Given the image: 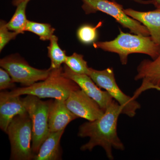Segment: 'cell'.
I'll list each match as a JSON object with an SVG mask.
<instances>
[{"label":"cell","instance_id":"6da1fadb","mask_svg":"<svg viewBox=\"0 0 160 160\" xmlns=\"http://www.w3.org/2000/svg\"><path fill=\"white\" fill-rule=\"evenodd\" d=\"M122 108L113 99L99 118L83 123L79 128L78 136L89 138V142L81 146V150L91 151L96 146H101L109 160L114 159L112 149L124 151L125 147L117 132L118 119Z\"/></svg>","mask_w":160,"mask_h":160},{"label":"cell","instance_id":"7a4b0ae2","mask_svg":"<svg viewBox=\"0 0 160 160\" xmlns=\"http://www.w3.org/2000/svg\"><path fill=\"white\" fill-rule=\"evenodd\" d=\"M120 33L114 40L93 43L95 49L118 55L122 65H127L128 56L132 53L149 55L152 60L160 54V45L155 43L151 37L126 33L119 29Z\"/></svg>","mask_w":160,"mask_h":160},{"label":"cell","instance_id":"3957f363","mask_svg":"<svg viewBox=\"0 0 160 160\" xmlns=\"http://www.w3.org/2000/svg\"><path fill=\"white\" fill-rule=\"evenodd\" d=\"M63 67L52 69L48 78L29 86L13 89L9 93L13 95H31L40 98H51L65 101L72 91L80 89L74 81L63 74Z\"/></svg>","mask_w":160,"mask_h":160},{"label":"cell","instance_id":"277c9868","mask_svg":"<svg viewBox=\"0 0 160 160\" xmlns=\"http://www.w3.org/2000/svg\"><path fill=\"white\" fill-rule=\"evenodd\" d=\"M11 145L12 160H33L31 146L32 123L28 112L14 118L7 131Z\"/></svg>","mask_w":160,"mask_h":160},{"label":"cell","instance_id":"5b68a950","mask_svg":"<svg viewBox=\"0 0 160 160\" xmlns=\"http://www.w3.org/2000/svg\"><path fill=\"white\" fill-rule=\"evenodd\" d=\"M22 100L32 123V148L35 155L50 132L48 118L51 101H43L31 95H27Z\"/></svg>","mask_w":160,"mask_h":160},{"label":"cell","instance_id":"8992f818","mask_svg":"<svg viewBox=\"0 0 160 160\" xmlns=\"http://www.w3.org/2000/svg\"><path fill=\"white\" fill-rule=\"evenodd\" d=\"M82 9L86 14L100 11L109 15L123 27L131 33L144 36H149L148 29L140 22L128 16L124 12L123 6L115 1L109 0H82Z\"/></svg>","mask_w":160,"mask_h":160},{"label":"cell","instance_id":"52a82bcc","mask_svg":"<svg viewBox=\"0 0 160 160\" xmlns=\"http://www.w3.org/2000/svg\"><path fill=\"white\" fill-rule=\"evenodd\" d=\"M89 76L98 86L105 89L122 106V114L129 117H134L137 111L141 108V105L132 97L127 95L120 89L115 78L112 68H108L102 70L90 68Z\"/></svg>","mask_w":160,"mask_h":160},{"label":"cell","instance_id":"ba28073f","mask_svg":"<svg viewBox=\"0 0 160 160\" xmlns=\"http://www.w3.org/2000/svg\"><path fill=\"white\" fill-rule=\"evenodd\" d=\"M0 66L8 72L14 82L25 86L33 85L38 81L45 80L49 77L52 69H36L19 54H11L1 59Z\"/></svg>","mask_w":160,"mask_h":160},{"label":"cell","instance_id":"9c48e42d","mask_svg":"<svg viewBox=\"0 0 160 160\" xmlns=\"http://www.w3.org/2000/svg\"><path fill=\"white\" fill-rule=\"evenodd\" d=\"M65 103L73 114L88 121L99 118L105 112L95 101L81 89L72 91Z\"/></svg>","mask_w":160,"mask_h":160},{"label":"cell","instance_id":"30bf717a","mask_svg":"<svg viewBox=\"0 0 160 160\" xmlns=\"http://www.w3.org/2000/svg\"><path fill=\"white\" fill-rule=\"evenodd\" d=\"M63 69V75L74 81L79 86L80 89L95 101L105 111L113 100L111 95L107 91L101 90L88 75L76 73L72 71L65 64Z\"/></svg>","mask_w":160,"mask_h":160},{"label":"cell","instance_id":"8fae6325","mask_svg":"<svg viewBox=\"0 0 160 160\" xmlns=\"http://www.w3.org/2000/svg\"><path fill=\"white\" fill-rule=\"evenodd\" d=\"M134 80L142 81V85L135 92L132 97L135 99L141 93L148 89H156L160 91V54L152 61L145 59L141 62L138 66L137 74Z\"/></svg>","mask_w":160,"mask_h":160},{"label":"cell","instance_id":"7c38bea8","mask_svg":"<svg viewBox=\"0 0 160 160\" xmlns=\"http://www.w3.org/2000/svg\"><path fill=\"white\" fill-rule=\"evenodd\" d=\"M20 96L10 94L8 92L0 93V128L6 133L14 117L27 112Z\"/></svg>","mask_w":160,"mask_h":160},{"label":"cell","instance_id":"4fadbf2b","mask_svg":"<svg viewBox=\"0 0 160 160\" xmlns=\"http://www.w3.org/2000/svg\"><path fill=\"white\" fill-rule=\"evenodd\" d=\"M78 118L68 109L65 101L58 99L51 101L48 118L50 132L65 130L69 123Z\"/></svg>","mask_w":160,"mask_h":160},{"label":"cell","instance_id":"5bb4252c","mask_svg":"<svg viewBox=\"0 0 160 160\" xmlns=\"http://www.w3.org/2000/svg\"><path fill=\"white\" fill-rule=\"evenodd\" d=\"M124 12L128 16L146 26L153 42L160 45V8L148 12L137 11L129 8L124 9Z\"/></svg>","mask_w":160,"mask_h":160},{"label":"cell","instance_id":"9a60e30c","mask_svg":"<svg viewBox=\"0 0 160 160\" xmlns=\"http://www.w3.org/2000/svg\"><path fill=\"white\" fill-rule=\"evenodd\" d=\"M65 130L50 132L34 155V160H58L62 159V151L60 146L61 138Z\"/></svg>","mask_w":160,"mask_h":160},{"label":"cell","instance_id":"2e32d148","mask_svg":"<svg viewBox=\"0 0 160 160\" xmlns=\"http://www.w3.org/2000/svg\"><path fill=\"white\" fill-rule=\"evenodd\" d=\"M29 1H24L17 6V9L11 19L7 23L9 30L19 33H24L27 21L26 9Z\"/></svg>","mask_w":160,"mask_h":160},{"label":"cell","instance_id":"e0dca14e","mask_svg":"<svg viewBox=\"0 0 160 160\" xmlns=\"http://www.w3.org/2000/svg\"><path fill=\"white\" fill-rule=\"evenodd\" d=\"M58 38L53 35L49 41L48 49V56L51 61L50 68L52 69H58L62 67V64L65 63L67 56L66 52L60 48L59 45Z\"/></svg>","mask_w":160,"mask_h":160},{"label":"cell","instance_id":"ac0fdd59","mask_svg":"<svg viewBox=\"0 0 160 160\" xmlns=\"http://www.w3.org/2000/svg\"><path fill=\"white\" fill-rule=\"evenodd\" d=\"M55 29L50 24L27 21L25 31L30 32L37 35L43 41H49L53 35Z\"/></svg>","mask_w":160,"mask_h":160},{"label":"cell","instance_id":"d6986e66","mask_svg":"<svg viewBox=\"0 0 160 160\" xmlns=\"http://www.w3.org/2000/svg\"><path fill=\"white\" fill-rule=\"evenodd\" d=\"M102 22H100L95 26L89 24L81 26L77 31L78 40L80 42L85 45L95 42L98 38V29L102 26Z\"/></svg>","mask_w":160,"mask_h":160},{"label":"cell","instance_id":"ffe728a7","mask_svg":"<svg viewBox=\"0 0 160 160\" xmlns=\"http://www.w3.org/2000/svg\"><path fill=\"white\" fill-rule=\"evenodd\" d=\"M65 64L76 73L89 75L90 72V68L84 59L83 55L76 52L67 56Z\"/></svg>","mask_w":160,"mask_h":160},{"label":"cell","instance_id":"44dd1931","mask_svg":"<svg viewBox=\"0 0 160 160\" xmlns=\"http://www.w3.org/2000/svg\"><path fill=\"white\" fill-rule=\"evenodd\" d=\"M6 21H0V51L2 52L5 46L11 40L15 39L19 33L9 30Z\"/></svg>","mask_w":160,"mask_h":160},{"label":"cell","instance_id":"7402d4cb","mask_svg":"<svg viewBox=\"0 0 160 160\" xmlns=\"http://www.w3.org/2000/svg\"><path fill=\"white\" fill-rule=\"evenodd\" d=\"M14 82L8 73L2 68L0 69V90H5L14 88L15 85Z\"/></svg>","mask_w":160,"mask_h":160},{"label":"cell","instance_id":"603a6c76","mask_svg":"<svg viewBox=\"0 0 160 160\" xmlns=\"http://www.w3.org/2000/svg\"><path fill=\"white\" fill-rule=\"evenodd\" d=\"M109 1H116V0H109ZM131 1L139 3V4H143V5H149V4H152V0H148V1H145V0H131Z\"/></svg>","mask_w":160,"mask_h":160},{"label":"cell","instance_id":"cb8c5ba5","mask_svg":"<svg viewBox=\"0 0 160 160\" xmlns=\"http://www.w3.org/2000/svg\"><path fill=\"white\" fill-rule=\"evenodd\" d=\"M27 1V0H12V5H13V6H17L21 3L22 2H24V1ZM28 1H31V0H28Z\"/></svg>","mask_w":160,"mask_h":160},{"label":"cell","instance_id":"d4e9b609","mask_svg":"<svg viewBox=\"0 0 160 160\" xmlns=\"http://www.w3.org/2000/svg\"><path fill=\"white\" fill-rule=\"evenodd\" d=\"M152 4L156 8H160V0H152Z\"/></svg>","mask_w":160,"mask_h":160},{"label":"cell","instance_id":"484cf974","mask_svg":"<svg viewBox=\"0 0 160 160\" xmlns=\"http://www.w3.org/2000/svg\"><path fill=\"white\" fill-rule=\"evenodd\" d=\"M159 87L160 88V84L159 85Z\"/></svg>","mask_w":160,"mask_h":160}]
</instances>
